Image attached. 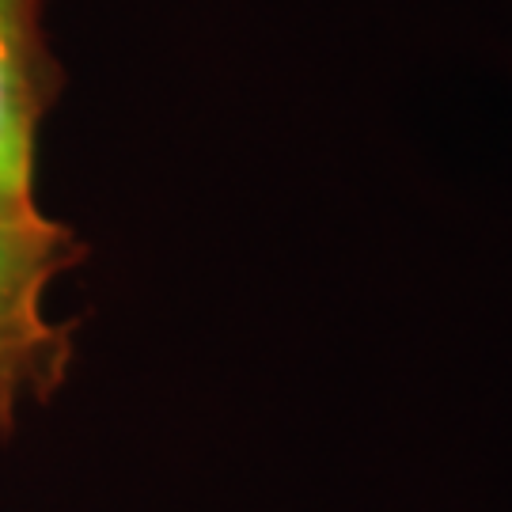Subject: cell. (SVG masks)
Here are the masks:
<instances>
[{
	"instance_id": "1",
	"label": "cell",
	"mask_w": 512,
	"mask_h": 512,
	"mask_svg": "<svg viewBox=\"0 0 512 512\" xmlns=\"http://www.w3.org/2000/svg\"><path fill=\"white\" fill-rule=\"evenodd\" d=\"M80 255L73 232L35 205L0 209V433L23 399H46L69 368V330L46 315V293Z\"/></svg>"
},
{
	"instance_id": "2",
	"label": "cell",
	"mask_w": 512,
	"mask_h": 512,
	"mask_svg": "<svg viewBox=\"0 0 512 512\" xmlns=\"http://www.w3.org/2000/svg\"><path fill=\"white\" fill-rule=\"evenodd\" d=\"M46 0H0V209L35 205L38 122L50 99Z\"/></svg>"
}]
</instances>
